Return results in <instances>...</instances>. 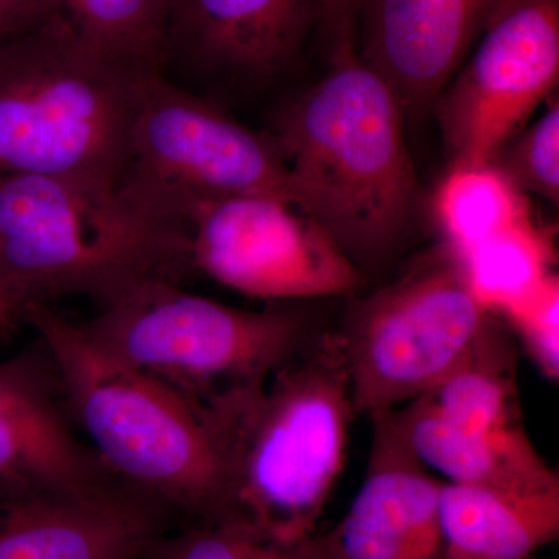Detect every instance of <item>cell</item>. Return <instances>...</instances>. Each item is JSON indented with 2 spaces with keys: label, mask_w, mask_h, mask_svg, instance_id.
I'll use <instances>...</instances> for the list:
<instances>
[{
  "label": "cell",
  "mask_w": 559,
  "mask_h": 559,
  "mask_svg": "<svg viewBox=\"0 0 559 559\" xmlns=\"http://www.w3.org/2000/svg\"><path fill=\"white\" fill-rule=\"evenodd\" d=\"M267 134L289 173L296 209L359 272L395 252L419 183L403 108L359 57L356 40L331 47L329 72L280 110Z\"/></svg>",
  "instance_id": "cell-1"
},
{
  "label": "cell",
  "mask_w": 559,
  "mask_h": 559,
  "mask_svg": "<svg viewBox=\"0 0 559 559\" xmlns=\"http://www.w3.org/2000/svg\"><path fill=\"white\" fill-rule=\"evenodd\" d=\"M207 409L219 448L223 524L288 544L311 538L344 469L356 415L336 331L312 334L263 384Z\"/></svg>",
  "instance_id": "cell-2"
},
{
  "label": "cell",
  "mask_w": 559,
  "mask_h": 559,
  "mask_svg": "<svg viewBox=\"0 0 559 559\" xmlns=\"http://www.w3.org/2000/svg\"><path fill=\"white\" fill-rule=\"evenodd\" d=\"M191 270L182 221L123 182L0 176V285L20 311L80 294L100 307Z\"/></svg>",
  "instance_id": "cell-3"
},
{
  "label": "cell",
  "mask_w": 559,
  "mask_h": 559,
  "mask_svg": "<svg viewBox=\"0 0 559 559\" xmlns=\"http://www.w3.org/2000/svg\"><path fill=\"white\" fill-rule=\"evenodd\" d=\"M22 322L49 349L73 423L121 484L186 525L226 520L218 440L207 406L109 355L49 304Z\"/></svg>",
  "instance_id": "cell-4"
},
{
  "label": "cell",
  "mask_w": 559,
  "mask_h": 559,
  "mask_svg": "<svg viewBox=\"0 0 559 559\" xmlns=\"http://www.w3.org/2000/svg\"><path fill=\"white\" fill-rule=\"evenodd\" d=\"M103 57L60 11L0 40V176L121 182L151 73Z\"/></svg>",
  "instance_id": "cell-5"
},
{
  "label": "cell",
  "mask_w": 559,
  "mask_h": 559,
  "mask_svg": "<svg viewBox=\"0 0 559 559\" xmlns=\"http://www.w3.org/2000/svg\"><path fill=\"white\" fill-rule=\"evenodd\" d=\"M83 323L98 347L202 406L263 384L312 331L286 310L248 311L154 278Z\"/></svg>",
  "instance_id": "cell-6"
},
{
  "label": "cell",
  "mask_w": 559,
  "mask_h": 559,
  "mask_svg": "<svg viewBox=\"0 0 559 559\" xmlns=\"http://www.w3.org/2000/svg\"><path fill=\"white\" fill-rule=\"evenodd\" d=\"M489 318L444 246L355 301L336 333L356 415L370 418L421 399L465 359Z\"/></svg>",
  "instance_id": "cell-7"
},
{
  "label": "cell",
  "mask_w": 559,
  "mask_h": 559,
  "mask_svg": "<svg viewBox=\"0 0 559 559\" xmlns=\"http://www.w3.org/2000/svg\"><path fill=\"white\" fill-rule=\"evenodd\" d=\"M121 182L186 223L194 202L266 194L296 207L285 162L270 134L151 73L143 86Z\"/></svg>",
  "instance_id": "cell-8"
},
{
  "label": "cell",
  "mask_w": 559,
  "mask_h": 559,
  "mask_svg": "<svg viewBox=\"0 0 559 559\" xmlns=\"http://www.w3.org/2000/svg\"><path fill=\"white\" fill-rule=\"evenodd\" d=\"M191 270L263 300L345 296L362 275L326 231L266 194L194 202L186 212Z\"/></svg>",
  "instance_id": "cell-9"
},
{
  "label": "cell",
  "mask_w": 559,
  "mask_h": 559,
  "mask_svg": "<svg viewBox=\"0 0 559 559\" xmlns=\"http://www.w3.org/2000/svg\"><path fill=\"white\" fill-rule=\"evenodd\" d=\"M436 102L454 165L491 164L559 79V0H499Z\"/></svg>",
  "instance_id": "cell-10"
},
{
  "label": "cell",
  "mask_w": 559,
  "mask_h": 559,
  "mask_svg": "<svg viewBox=\"0 0 559 559\" xmlns=\"http://www.w3.org/2000/svg\"><path fill=\"white\" fill-rule=\"evenodd\" d=\"M178 527L119 480L84 492L0 484V559H140Z\"/></svg>",
  "instance_id": "cell-11"
},
{
  "label": "cell",
  "mask_w": 559,
  "mask_h": 559,
  "mask_svg": "<svg viewBox=\"0 0 559 559\" xmlns=\"http://www.w3.org/2000/svg\"><path fill=\"white\" fill-rule=\"evenodd\" d=\"M366 477L345 516L308 538L314 559H440L443 480L411 451L392 411L370 417Z\"/></svg>",
  "instance_id": "cell-12"
},
{
  "label": "cell",
  "mask_w": 559,
  "mask_h": 559,
  "mask_svg": "<svg viewBox=\"0 0 559 559\" xmlns=\"http://www.w3.org/2000/svg\"><path fill=\"white\" fill-rule=\"evenodd\" d=\"M114 480L73 430L46 345L38 340L0 360V484L84 492Z\"/></svg>",
  "instance_id": "cell-13"
},
{
  "label": "cell",
  "mask_w": 559,
  "mask_h": 559,
  "mask_svg": "<svg viewBox=\"0 0 559 559\" xmlns=\"http://www.w3.org/2000/svg\"><path fill=\"white\" fill-rule=\"evenodd\" d=\"M316 28L311 0H171L165 61L266 80L293 66Z\"/></svg>",
  "instance_id": "cell-14"
},
{
  "label": "cell",
  "mask_w": 559,
  "mask_h": 559,
  "mask_svg": "<svg viewBox=\"0 0 559 559\" xmlns=\"http://www.w3.org/2000/svg\"><path fill=\"white\" fill-rule=\"evenodd\" d=\"M392 415L415 457L443 481L516 492L559 488L557 473L533 447L524 426L465 432L441 421L419 400Z\"/></svg>",
  "instance_id": "cell-15"
},
{
  "label": "cell",
  "mask_w": 559,
  "mask_h": 559,
  "mask_svg": "<svg viewBox=\"0 0 559 559\" xmlns=\"http://www.w3.org/2000/svg\"><path fill=\"white\" fill-rule=\"evenodd\" d=\"M440 559H532L559 536V488L500 491L443 481Z\"/></svg>",
  "instance_id": "cell-16"
},
{
  "label": "cell",
  "mask_w": 559,
  "mask_h": 559,
  "mask_svg": "<svg viewBox=\"0 0 559 559\" xmlns=\"http://www.w3.org/2000/svg\"><path fill=\"white\" fill-rule=\"evenodd\" d=\"M418 400L441 421L465 432L491 433L522 426L516 352L495 316L465 359Z\"/></svg>",
  "instance_id": "cell-17"
},
{
  "label": "cell",
  "mask_w": 559,
  "mask_h": 559,
  "mask_svg": "<svg viewBox=\"0 0 559 559\" xmlns=\"http://www.w3.org/2000/svg\"><path fill=\"white\" fill-rule=\"evenodd\" d=\"M451 253L471 296L491 316H499L555 274L554 237L532 216Z\"/></svg>",
  "instance_id": "cell-18"
},
{
  "label": "cell",
  "mask_w": 559,
  "mask_h": 559,
  "mask_svg": "<svg viewBox=\"0 0 559 559\" xmlns=\"http://www.w3.org/2000/svg\"><path fill=\"white\" fill-rule=\"evenodd\" d=\"M433 213L444 248L454 253L532 216L525 193L495 164L452 165L433 198Z\"/></svg>",
  "instance_id": "cell-19"
},
{
  "label": "cell",
  "mask_w": 559,
  "mask_h": 559,
  "mask_svg": "<svg viewBox=\"0 0 559 559\" xmlns=\"http://www.w3.org/2000/svg\"><path fill=\"white\" fill-rule=\"evenodd\" d=\"M171 0H58L70 31L103 57L162 69Z\"/></svg>",
  "instance_id": "cell-20"
},
{
  "label": "cell",
  "mask_w": 559,
  "mask_h": 559,
  "mask_svg": "<svg viewBox=\"0 0 559 559\" xmlns=\"http://www.w3.org/2000/svg\"><path fill=\"white\" fill-rule=\"evenodd\" d=\"M499 0H360V10L412 43L466 50Z\"/></svg>",
  "instance_id": "cell-21"
},
{
  "label": "cell",
  "mask_w": 559,
  "mask_h": 559,
  "mask_svg": "<svg viewBox=\"0 0 559 559\" xmlns=\"http://www.w3.org/2000/svg\"><path fill=\"white\" fill-rule=\"evenodd\" d=\"M140 559H314L308 539L283 543L246 524L175 527Z\"/></svg>",
  "instance_id": "cell-22"
},
{
  "label": "cell",
  "mask_w": 559,
  "mask_h": 559,
  "mask_svg": "<svg viewBox=\"0 0 559 559\" xmlns=\"http://www.w3.org/2000/svg\"><path fill=\"white\" fill-rule=\"evenodd\" d=\"M495 164L522 191L551 204L559 200V106L551 103L536 123L513 135L496 154Z\"/></svg>",
  "instance_id": "cell-23"
},
{
  "label": "cell",
  "mask_w": 559,
  "mask_h": 559,
  "mask_svg": "<svg viewBox=\"0 0 559 559\" xmlns=\"http://www.w3.org/2000/svg\"><path fill=\"white\" fill-rule=\"evenodd\" d=\"M499 316L506 318L540 373L559 377V277L551 274L538 288L514 301Z\"/></svg>",
  "instance_id": "cell-24"
},
{
  "label": "cell",
  "mask_w": 559,
  "mask_h": 559,
  "mask_svg": "<svg viewBox=\"0 0 559 559\" xmlns=\"http://www.w3.org/2000/svg\"><path fill=\"white\" fill-rule=\"evenodd\" d=\"M316 31L325 36L331 47L345 40H356V20L360 0H311Z\"/></svg>",
  "instance_id": "cell-25"
},
{
  "label": "cell",
  "mask_w": 559,
  "mask_h": 559,
  "mask_svg": "<svg viewBox=\"0 0 559 559\" xmlns=\"http://www.w3.org/2000/svg\"><path fill=\"white\" fill-rule=\"evenodd\" d=\"M58 11V0H0V40L27 31Z\"/></svg>",
  "instance_id": "cell-26"
},
{
  "label": "cell",
  "mask_w": 559,
  "mask_h": 559,
  "mask_svg": "<svg viewBox=\"0 0 559 559\" xmlns=\"http://www.w3.org/2000/svg\"><path fill=\"white\" fill-rule=\"evenodd\" d=\"M22 322L20 311L10 300L9 294L0 285V334L14 329V325Z\"/></svg>",
  "instance_id": "cell-27"
}]
</instances>
